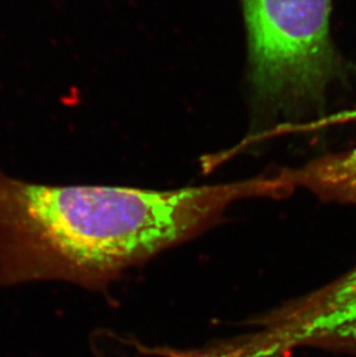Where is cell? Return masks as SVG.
<instances>
[{
  "label": "cell",
  "mask_w": 356,
  "mask_h": 357,
  "mask_svg": "<svg viewBox=\"0 0 356 357\" xmlns=\"http://www.w3.org/2000/svg\"><path fill=\"white\" fill-rule=\"evenodd\" d=\"M276 179L281 195L303 188L324 202L356 206V149L324 156L302 168L283 170Z\"/></svg>",
  "instance_id": "obj_4"
},
{
  "label": "cell",
  "mask_w": 356,
  "mask_h": 357,
  "mask_svg": "<svg viewBox=\"0 0 356 357\" xmlns=\"http://www.w3.org/2000/svg\"><path fill=\"white\" fill-rule=\"evenodd\" d=\"M251 82L276 108L318 105L343 66L329 35L332 0H242Z\"/></svg>",
  "instance_id": "obj_2"
},
{
  "label": "cell",
  "mask_w": 356,
  "mask_h": 357,
  "mask_svg": "<svg viewBox=\"0 0 356 357\" xmlns=\"http://www.w3.org/2000/svg\"><path fill=\"white\" fill-rule=\"evenodd\" d=\"M255 196H271L269 179L151 191L42 185L0 170V288L36 281L103 288Z\"/></svg>",
  "instance_id": "obj_1"
},
{
  "label": "cell",
  "mask_w": 356,
  "mask_h": 357,
  "mask_svg": "<svg viewBox=\"0 0 356 357\" xmlns=\"http://www.w3.org/2000/svg\"><path fill=\"white\" fill-rule=\"evenodd\" d=\"M255 347L280 357L297 347L356 356V266L316 291L272 311L259 321Z\"/></svg>",
  "instance_id": "obj_3"
}]
</instances>
